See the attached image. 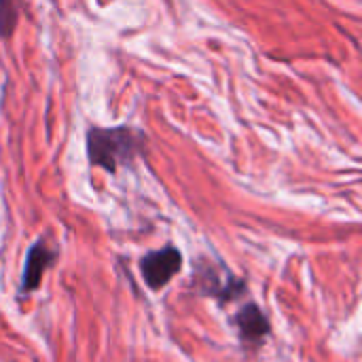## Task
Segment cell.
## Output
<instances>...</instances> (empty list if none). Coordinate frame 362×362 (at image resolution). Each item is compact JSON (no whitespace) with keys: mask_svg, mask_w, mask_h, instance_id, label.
<instances>
[{"mask_svg":"<svg viewBox=\"0 0 362 362\" xmlns=\"http://www.w3.org/2000/svg\"><path fill=\"white\" fill-rule=\"evenodd\" d=\"M182 267V255L174 246L153 250L140 261V272L148 288H163Z\"/></svg>","mask_w":362,"mask_h":362,"instance_id":"cell-2","label":"cell"},{"mask_svg":"<svg viewBox=\"0 0 362 362\" xmlns=\"http://www.w3.org/2000/svg\"><path fill=\"white\" fill-rule=\"evenodd\" d=\"M85 151L89 165L117 174L123 165H132L146 153V136L129 125L89 127L85 136Z\"/></svg>","mask_w":362,"mask_h":362,"instance_id":"cell-1","label":"cell"},{"mask_svg":"<svg viewBox=\"0 0 362 362\" xmlns=\"http://www.w3.org/2000/svg\"><path fill=\"white\" fill-rule=\"evenodd\" d=\"M235 325L240 329L242 341H246L248 346H259L269 335V320L255 303H248L238 312Z\"/></svg>","mask_w":362,"mask_h":362,"instance_id":"cell-4","label":"cell"},{"mask_svg":"<svg viewBox=\"0 0 362 362\" xmlns=\"http://www.w3.org/2000/svg\"><path fill=\"white\" fill-rule=\"evenodd\" d=\"M19 21V0H0V38H8Z\"/></svg>","mask_w":362,"mask_h":362,"instance_id":"cell-5","label":"cell"},{"mask_svg":"<svg viewBox=\"0 0 362 362\" xmlns=\"http://www.w3.org/2000/svg\"><path fill=\"white\" fill-rule=\"evenodd\" d=\"M55 259V250H51L42 240H38L25 257V269H23V282H21V291L23 293H32L40 286L42 274L49 269V265Z\"/></svg>","mask_w":362,"mask_h":362,"instance_id":"cell-3","label":"cell"}]
</instances>
